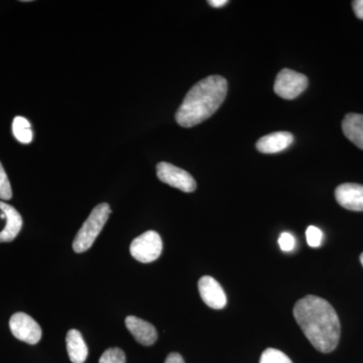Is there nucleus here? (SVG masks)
<instances>
[{
  "label": "nucleus",
  "mask_w": 363,
  "mask_h": 363,
  "mask_svg": "<svg viewBox=\"0 0 363 363\" xmlns=\"http://www.w3.org/2000/svg\"><path fill=\"white\" fill-rule=\"evenodd\" d=\"M294 317L306 337L320 352H332L340 339V321L329 302L317 296L308 295L294 307Z\"/></svg>",
  "instance_id": "obj_1"
},
{
  "label": "nucleus",
  "mask_w": 363,
  "mask_h": 363,
  "mask_svg": "<svg viewBox=\"0 0 363 363\" xmlns=\"http://www.w3.org/2000/svg\"><path fill=\"white\" fill-rule=\"evenodd\" d=\"M157 175L162 183L168 184L183 192H194L197 187L194 178L188 172L169 162H162L157 164Z\"/></svg>",
  "instance_id": "obj_6"
},
{
  "label": "nucleus",
  "mask_w": 363,
  "mask_h": 363,
  "mask_svg": "<svg viewBox=\"0 0 363 363\" xmlns=\"http://www.w3.org/2000/svg\"><path fill=\"white\" fill-rule=\"evenodd\" d=\"M198 288H199L203 302L208 307L215 310H221L225 307L227 303L225 292L216 279L209 276L202 277L198 283Z\"/></svg>",
  "instance_id": "obj_8"
},
{
  "label": "nucleus",
  "mask_w": 363,
  "mask_h": 363,
  "mask_svg": "<svg viewBox=\"0 0 363 363\" xmlns=\"http://www.w3.org/2000/svg\"><path fill=\"white\" fill-rule=\"evenodd\" d=\"M336 201L350 211H363V185L345 183L335 190Z\"/></svg>",
  "instance_id": "obj_9"
},
{
  "label": "nucleus",
  "mask_w": 363,
  "mask_h": 363,
  "mask_svg": "<svg viewBox=\"0 0 363 363\" xmlns=\"http://www.w3.org/2000/svg\"><path fill=\"white\" fill-rule=\"evenodd\" d=\"M353 11L359 20H363V0L352 1Z\"/></svg>",
  "instance_id": "obj_21"
},
{
  "label": "nucleus",
  "mask_w": 363,
  "mask_h": 363,
  "mask_svg": "<svg viewBox=\"0 0 363 363\" xmlns=\"http://www.w3.org/2000/svg\"><path fill=\"white\" fill-rule=\"evenodd\" d=\"M279 245L283 252H292L296 245L295 238L291 233H281L279 238Z\"/></svg>",
  "instance_id": "obj_20"
},
{
  "label": "nucleus",
  "mask_w": 363,
  "mask_h": 363,
  "mask_svg": "<svg viewBox=\"0 0 363 363\" xmlns=\"http://www.w3.org/2000/svg\"><path fill=\"white\" fill-rule=\"evenodd\" d=\"M228 4L227 0H210L209 4L213 7H222Z\"/></svg>",
  "instance_id": "obj_23"
},
{
  "label": "nucleus",
  "mask_w": 363,
  "mask_h": 363,
  "mask_svg": "<svg viewBox=\"0 0 363 363\" xmlns=\"http://www.w3.org/2000/svg\"><path fill=\"white\" fill-rule=\"evenodd\" d=\"M162 252V240L160 234L149 230L135 238L130 245L133 259L143 264H149L159 259Z\"/></svg>",
  "instance_id": "obj_4"
},
{
  "label": "nucleus",
  "mask_w": 363,
  "mask_h": 363,
  "mask_svg": "<svg viewBox=\"0 0 363 363\" xmlns=\"http://www.w3.org/2000/svg\"><path fill=\"white\" fill-rule=\"evenodd\" d=\"M164 363H185L184 362L183 357H181V354L179 353L173 352L169 353L168 357H167L166 362Z\"/></svg>",
  "instance_id": "obj_22"
},
{
  "label": "nucleus",
  "mask_w": 363,
  "mask_h": 363,
  "mask_svg": "<svg viewBox=\"0 0 363 363\" xmlns=\"http://www.w3.org/2000/svg\"><path fill=\"white\" fill-rule=\"evenodd\" d=\"M308 245L311 247H319L323 240V233L316 226H309L306 230Z\"/></svg>",
  "instance_id": "obj_19"
},
{
  "label": "nucleus",
  "mask_w": 363,
  "mask_h": 363,
  "mask_svg": "<svg viewBox=\"0 0 363 363\" xmlns=\"http://www.w3.org/2000/svg\"><path fill=\"white\" fill-rule=\"evenodd\" d=\"M9 328L14 337L35 345L42 338V328L32 317L23 312L16 313L9 320Z\"/></svg>",
  "instance_id": "obj_7"
},
{
  "label": "nucleus",
  "mask_w": 363,
  "mask_h": 363,
  "mask_svg": "<svg viewBox=\"0 0 363 363\" xmlns=\"http://www.w3.org/2000/svg\"><path fill=\"white\" fill-rule=\"evenodd\" d=\"M111 214V209L107 203H101L92 210L87 220L84 222L80 230L78 231L77 235L75 236L73 242L74 252H85L92 247Z\"/></svg>",
  "instance_id": "obj_3"
},
{
  "label": "nucleus",
  "mask_w": 363,
  "mask_h": 363,
  "mask_svg": "<svg viewBox=\"0 0 363 363\" xmlns=\"http://www.w3.org/2000/svg\"><path fill=\"white\" fill-rule=\"evenodd\" d=\"M13 133L14 138L21 143H30L33 140V131L28 119L16 116L13 119Z\"/></svg>",
  "instance_id": "obj_15"
},
{
  "label": "nucleus",
  "mask_w": 363,
  "mask_h": 363,
  "mask_svg": "<svg viewBox=\"0 0 363 363\" xmlns=\"http://www.w3.org/2000/svg\"><path fill=\"white\" fill-rule=\"evenodd\" d=\"M342 130L351 143L363 150V114H347L342 121Z\"/></svg>",
  "instance_id": "obj_14"
},
{
  "label": "nucleus",
  "mask_w": 363,
  "mask_h": 363,
  "mask_svg": "<svg viewBox=\"0 0 363 363\" xmlns=\"http://www.w3.org/2000/svg\"><path fill=\"white\" fill-rule=\"evenodd\" d=\"M360 262H362L363 266V253H362V255H360Z\"/></svg>",
  "instance_id": "obj_24"
},
{
  "label": "nucleus",
  "mask_w": 363,
  "mask_h": 363,
  "mask_svg": "<svg viewBox=\"0 0 363 363\" xmlns=\"http://www.w3.org/2000/svg\"><path fill=\"white\" fill-rule=\"evenodd\" d=\"M259 363H293L285 353L274 348H267L262 352Z\"/></svg>",
  "instance_id": "obj_16"
},
{
  "label": "nucleus",
  "mask_w": 363,
  "mask_h": 363,
  "mask_svg": "<svg viewBox=\"0 0 363 363\" xmlns=\"http://www.w3.org/2000/svg\"><path fill=\"white\" fill-rule=\"evenodd\" d=\"M308 87V78L304 74L291 70V69H283L274 81V90L277 95L286 100H293Z\"/></svg>",
  "instance_id": "obj_5"
},
{
  "label": "nucleus",
  "mask_w": 363,
  "mask_h": 363,
  "mask_svg": "<svg viewBox=\"0 0 363 363\" xmlns=\"http://www.w3.org/2000/svg\"><path fill=\"white\" fill-rule=\"evenodd\" d=\"M125 325L135 340L142 345L150 346L156 342L157 332L154 325L135 316L126 317Z\"/></svg>",
  "instance_id": "obj_10"
},
{
  "label": "nucleus",
  "mask_w": 363,
  "mask_h": 363,
  "mask_svg": "<svg viewBox=\"0 0 363 363\" xmlns=\"http://www.w3.org/2000/svg\"><path fill=\"white\" fill-rule=\"evenodd\" d=\"M294 142L292 133L278 131L262 136L257 143V149L262 154H277L288 149Z\"/></svg>",
  "instance_id": "obj_12"
},
{
  "label": "nucleus",
  "mask_w": 363,
  "mask_h": 363,
  "mask_svg": "<svg viewBox=\"0 0 363 363\" xmlns=\"http://www.w3.org/2000/svg\"><path fill=\"white\" fill-rule=\"evenodd\" d=\"M67 351L73 363H84L88 357V347L82 334L76 329H71L66 336Z\"/></svg>",
  "instance_id": "obj_13"
},
{
  "label": "nucleus",
  "mask_w": 363,
  "mask_h": 363,
  "mask_svg": "<svg viewBox=\"0 0 363 363\" xmlns=\"http://www.w3.org/2000/svg\"><path fill=\"white\" fill-rule=\"evenodd\" d=\"M13 197L11 183L1 162H0V199L9 200Z\"/></svg>",
  "instance_id": "obj_18"
},
{
  "label": "nucleus",
  "mask_w": 363,
  "mask_h": 363,
  "mask_svg": "<svg viewBox=\"0 0 363 363\" xmlns=\"http://www.w3.org/2000/svg\"><path fill=\"white\" fill-rule=\"evenodd\" d=\"M125 353L121 348H109L100 357L99 363H125Z\"/></svg>",
  "instance_id": "obj_17"
},
{
  "label": "nucleus",
  "mask_w": 363,
  "mask_h": 363,
  "mask_svg": "<svg viewBox=\"0 0 363 363\" xmlns=\"http://www.w3.org/2000/svg\"><path fill=\"white\" fill-rule=\"evenodd\" d=\"M0 211L4 213L6 220V227L0 233V242H11L20 233L23 227V218L16 208L6 202L0 201Z\"/></svg>",
  "instance_id": "obj_11"
},
{
  "label": "nucleus",
  "mask_w": 363,
  "mask_h": 363,
  "mask_svg": "<svg viewBox=\"0 0 363 363\" xmlns=\"http://www.w3.org/2000/svg\"><path fill=\"white\" fill-rule=\"evenodd\" d=\"M227 81L222 76H208L196 83L184 98L176 113L182 128H193L213 116L227 95Z\"/></svg>",
  "instance_id": "obj_2"
}]
</instances>
